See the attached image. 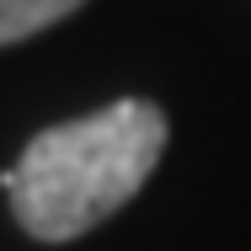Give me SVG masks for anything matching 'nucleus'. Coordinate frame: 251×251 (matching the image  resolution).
I'll list each match as a JSON object with an SVG mask.
<instances>
[{
  "label": "nucleus",
  "mask_w": 251,
  "mask_h": 251,
  "mask_svg": "<svg viewBox=\"0 0 251 251\" xmlns=\"http://www.w3.org/2000/svg\"><path fill=\"white\" fill-rule=\"evenodd\" d=\"M171 123L155 101L123 97L86 118L53 123L27 139L22 160L0 176L11 214L38 241H75L112 219L166 155Z\"/></svg>",
  "instance_id": "1"
},
{
  "label": "nucleus",
  "mask_w": 251,
  "mask_h": 251,
  "mask_svg": "<svg viewBox=\"0 0 251 251\" xmlns=\"http://www.w3.org/2000/svg\"><path fill=\"white\" fill-rule=\"evenodd\" d=\"M80 5H86V0H0V49L43 32L53 22H64V16L80 11Z\"/></svg>",
  "instance_id": "2"
}]
</instances>
